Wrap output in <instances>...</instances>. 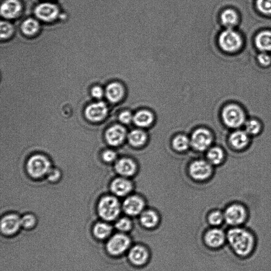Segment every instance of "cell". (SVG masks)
<instances>
[{"label": "cell", "mask_w": 271, "mask_h": 271, "mask_svg": "<svg viewBox=\"0 0 271 271\" xmlns=\"http://www.w3.org/2000/svg\"><path fill=\"white\" fill-rule=\"evenodd\" d=\"M209 223L213 227H219L225 222L224 212L220 210H214L208 215Z\"/></svg>", "instance_id": "obj_32"}, {"label": "cell", "mask_w": 271, "mask_h": 271, "mask_svg": "<svg viewBox=\"0 0 271 271\" xmlns=\"http://www.w3.org/2000/svg\"><path fill=\"white\" fill-rule=\"evenodd\" d=\"M131 244V239L128 236L124 233H118L110 238L106 244V249L112 255H120L128 250Z\"/></svg>", "instance_id": "obj_8"}, {"label": "cell", "mask_w": 271, "mask_h": 271, "mask_svg": "<svg viewBox=\"0 0 271 271\" xmlns=\"http://www.w3.org/2000/svg\"><path fill=\"white\" fill-rule=\"evenodd\" d=\"M107 112L106 104L103 102H99L88 106L86 108L85 115L89 121L92 122H99L103 120Z\"/></svg>", "instance_id": "obj_15"}, {"label": "cell", "mask_w": 271, "mask_h": 271, "mask_svg": "<svg viewBox=\"0 0 271 271\" xmlns=\"http://www.w3.org/2000/svg\"><path fill=\"white\" fill-rule=\"evenodd\" d=\"M172 145L175 150L183 152L191 146L190 139L186 135L180 134L173 138Z\"/></svg>", "instance_id": "obj_28"}, {"label": "cell", "mask_w": 271, "mask_h": 271, "mask_svg": "<svg viewBox=\"0 0 271 271\" xmlns=\"http://www.w3.org/2000/svg\"><path fill=\"white\" fill-rule=\"evenodd\" d=\"M116 229L121 232L125 233L131 231L133 228V223L131 220L123 218L119 219L115 225Z\"/></svg>", "instance_id": "obj_33"}, {"label": "cell", "mask_w": 271, "mask_h": 271, "mask_svg": "<svg viewBox=\"0 0 271 271\" xmlns=\"http://www.w3.org/2000/svg\"><path fill=\"white\" fill-rule=\"evenodd\" d=\"M39 29L38 21L32 18L26 20L21 26V30L27 36H34L37 33Z\"/></svg>", "instance_id": "obj_30"}, {"label": "cell", "mask_w": 271, "mask_h": 271, "mask_svg": "<svg viewBox=\"0 0 271 271\" xmlns=\"http://www.w3.org/2000/svg\"><path fill=\"white\" fill-rule=\"evenodd\" d=\"M128 142L133 147L138 148L145 145L147 139L146 133L142 129H134L128 134Z\"/></svg>", "instance_id": "obj_24"}, {"label": "cell", "mask_w": 271, "mask_h": 271, "mask_svg": "<svg viewBox=\"0 0 271 271\" xmlns=\"http://www.w3.org/2000/svg\"><path fill=\"white\" fill-rule=\"evenodd\" d=\"M113 231L112 227L106 223H97L93 228V234L98 239L103 240L110 236Z\"/></svg>", "instance_id": "obj_29"}, {"label": "cell", "mask_w": 271, "mask_h": 271, "mask_svg": "<svg viewBox=\"0 0 271 271\" xmlns=\"http://www.w3.org/2000/svg\"><path fill=\"white\" fill-rule=\"evenodd\" d=\"M104 94V91L99 86H95L91 90V94L94 98L100 99Z\"/></svg>", "instance_id": "obj_40"}, {"label": "cell", "mask_w": 271, "mask_h": 271, "mask_svg": "<svg viewBox=\"0 0 271 271\" xmlns=\"http://www.w3.org/2000/svg\"><path fill=\"white\" fill-rule=\"evenodd\" d=\"M111 190L118 197H125L133 189L132 182L127 178L120 177L115 179L111 184Z\"/></svg>", "instance_id": "obj_17"}, {"label": "cell", "mask_w": 271, "mask_h": 271, "mask_svg": "<svg viewBox=\"0 0 271 271\" xmlns=\"http://www.w3.org/2000/svg\"><path fill=\"white\" fill-rule=\"evenodd\" d=\"M134 114L131 111L125 110L119 115V120L124 125L133 123Z\"/></svg>", "instance_id": "obj_37"}, {"label": "cell", "mask_w": 271, "mask_h": 271, "mask_svg": "<svg viewBox=\"0 0 271 271\" xmlns=\"http://www.w3.org/2000/svg\"><path fill=\"white\" fill-rule=\"evenodd\" d=\"M213 136L209 130L203 128L194 131L190 138L191 146L198 151L208 150L213 142Z\"/></svg>", "instance_id": "obj_7"}, {"label": "cell", "mask_w": 271, "mask_h": 271, "mask_svg": "<svg viewBox=\"0 0 271 271\" xmlns=\"http://www.w3.org/2000/svg\"><path fill=\"white\" fill-rule=\"evenodd\" d=\"M212 166L207 160H194L189 167L190 176L193 180L198 181L207 180L212 175Z\"/></svg>", "instance_id": "obj_9"}, {"label": "cell", "mask_w": 271, "mask_h": 271, "mask_svg": "<svg viewBox=\"0 0 271 271\" xmlns=\"http://www.w3.org/2000/svg\"><path fill=\"white\" fill-rule=\"evenodd\" d=\"M238 14L233 9H226L220 15L221 25L226 29H233L238 23Z\"/></svg>", "instance_id": "obj_23"}, {"label": "cell", "mask_w": 271, "mask_h": 271, "mask_svg": "<svg viewBox=\"0 0 271 271\" xmlns=\"http://www.w3.org/2000/svg\"><path fill=\"white\" fill-rule=\"evenodd\" d=\"M102 158L106 162H112L116 159L117 154L113 150H107L104 151Z\"/></svg>", "instance_id": "obj_39"}, {"label": "cell", "mask_w": 271, "mask_h": 271, "mask_svg": "<svg viewBox=\"0 0 271 271\" xmlns=\"http://www.w3.org/2000/svg\"><path fill=\"white\" fill-rule=\"evenodd\" d=\"M255 45L260 51H271V31L265 30L259 32L255 40Z\"/></svg>", "instance_id": "obj_26"}, {"label": "cell", "mask_w": 271, "mask_h": 271, "mask_svg": "<svg viewBox=\"0 0 271 271\" xmlns=\"http://www.w3.org/2000/svg\"><path fill=\"white\" fill-rule=\"evenodd\" d=\"M256 6L260 13L271 16V0H256Z\"/></svg>", "instance_id": "obj_34"}, {"label": "cell", "mask_w": 271, "mask_h": 271, "mask_svg": "<svg viewBox=\"0 0 271 271\" xmlns=\"http://www.w3.org/2000/svg\"><path fill=\"white\" fill-rule=\"evenodd\" d=\"M258 62L263 67H268L271 64V57L267 52H262L257 57Z\"/></svg>", "instance_id": "obj_38"}, {"label": "cell", "mask_w": 271, "mask_h": 271, "mask_svg": "<svg viewBox=\"0 0 271 271\" xmlns=\"http://www.w3.org/2000/svg\"><path fill=\"white\" fill-rule=\"evenodd\" d=\"M48 179L52 182L58 181L60 178V172L57 170H51L48 173Z\"/></svg>", "instance_id": "obj_41"}, {"label": "cell", "mask_w": 271, "mask_h": 271, "mask_svg": "<svg viewBox=\"0 0 271 271\" xmlns=\"http://www.w3.org/2000/svg\"><path fill=\"white\" fill-rule=\"evenodd\" d=\"M145 203L142 198L138 196L128 197L124 201L122 209L129 216L140 215L145 210Z\"/></svg>", "instance_id": "obj_11"}, {"label": "cell", "mask_w": 271, "mask_h": 271, "mask_svg": "<svg viewBox=\"0 0 271 271\" xmlns=\"http://www.w3.org/2000/svg\"><path fill=\"white\" fill-rule=\"evenodd\" d=\"M245 131L250 136H255L261 132L262 125L261 122L255 119H249L246 122Z\"/></svg>", "instance_id": "obj_31"}, {"label": "cell", "mask_w": 271, "mask_h": 271, "mask_svg": "<svg viewBox=\"0 0 271 271\" xmlns=\"http://www.w3.org/2000/svg\"><path fill=\"white\" fill-rule=\"evenodd\" d=\"M225 223L232 227L243 226L248 219V212L244 205L240 203H233L224 211Z\"/></svg>", "instance_id": "obj_4"}, {"label": "cell", "mask_w": 271, "mask_h": 271, "mask_svg": "<svg viewBox=\"0 0 271 271\" xmlns=\"http://www.w3.org/2000/svg\"><path fill=\"white\" fill-rule=\"evenodd\" d=\"M204 239L205 244L209 247L220 248L227 242L226 232L219 227H213L205 233Z\"/></svg>", "instance_id": "obj_12"}, {"label": "cell", "mask_w": 271, "mask_h": 271, "mask_svg": "<svg viewBox=\"0 0 271 271\" xmlns=\"http://www.w3.org/2000/svg\"><path fill=\"white\" fill-rule=\"evenodd\" d=\"M35 14L40 20L46 22H50L56 20L59 15L58 7L51 3L39 4L35 9Z\"/></svg>", "instance_id": "obj_14"}, {"label": "cell", "mask_w": 271, "mask_h": 271, "mask_svg": "<svg viewBox=\"0 0 271 271\" xmlns=\"http://www.w3.org/2000/svg\"><path fill=\"white\" fill-rule=\"evenodd\" d=\"M225 157L224 151L221 147L214 146L207 150V160L212 166H219L222 164Z\"/></svg>", "instance_id": "obj_27"}, {"label": "cell", "mask_w": 271, "mask_h": 271, "mask_svg": "<svg viewBox=\"0 0 271 271\" xmlns=\"http://www.w3.org/2000/svg\"><path fill=\"white\" fill-rule=\"evenodd\" d=\"M128 134L126 128L119 125L112 126L105 133V139L108 144L113 146H118L123 143Z\"/></svg>", "instance_id": "obj_13"}, {"label": "cell", "mask_w": 271, "mask_h": 271, "mask_svg": "<svg viewBox=\"0 0 271 271\" xmlns=\"http://www.w3.org/2000/svg\"><path fill=\"white\" fill-rule=\"evenodd\" d=\"M137 169L136 162L129 158H122L116 164L115 170L122 177L129 178L135 175Z\"/></svg>", "instance_id": "obj_16"}, {"label": "cell", "mask_w": 271, "mask_h": 271, "mask_svg": "<svg viewBox=\"0 0 271 271\" xmlns=\"http://www.w3.org/2000/svg\"><path fill=\"white\" fill-rule=\"evenodd\" d=\"M22 5L19 0H5L1 7L2 16L6 19H14L21 13Z\"/></svg>", "instance_id": "obj_21"}, {"label": "cell", "mask_w": 271, "mask_h": 271, "mask_svg": "<svg viewBox=\"0 0 271 271\" xmlns=\"http://www.w3.org/2000/svg\"><path fill=\"white\" fill-rule=\"evenodd\" d=\"M222 118L227 127L235 130L244 126L247 121L244 110L240 105L234 103L227 104L223 107Z\"/></svg>", "instance_id": "obj_2"}, {"label": "cell", "mask_w": 271, "mask_h": 271, "mask_svg": "<svg viewBox=\"0 0 271 271\" xmlns=\"http://www.w3.org/2000/svg\"><path fill=\"white\" fill-rule=\"evenodd\" d=\"M129 261L135 265L142 266L148 261L149 253L144 246L137 245L133 246L128 253Z\"/></svg>", "instance_id": "obj_18"}, {"label": "cell", "mask_w": 271, "mask_h": 271, "mask_svg": "<svg viewBox=\"0 0 271 271\" xmlns=\"http://www.w3.org/2000/svg\"><path fill=\"white\" fill-rule=\"evenodd\" d=\"M226 235L227 242L236 256L245 259L255 253L257 246V237L248 228L232 227L226 232Z\"/></svg>", "instance_id": "obj_1"}, {"label": "cell", "mask_w": 271, "mask_h": 271, "mask_svg": "<svg viewBox=\"0 0 271 271\" xmlns=\"http://www.w3.org/2000/svg\"><path fill=\"white\" fill-rule=\"evenodd\" d=\"M220 48L225 53H234L243 45L241 36L233 29H225L220 32L218 39Z\"/></svg>", "instance_id": "obj_3"}, {"label": "cell", "mask_w": 271, "mask_h": 271, "mask_svg": "<svg viewBox=\"0 0 271 271\" xmlns=\"http://www.w3.org/2000/svg\"><path fill=\"white\" fill-rule=\"evenodd\" d=\"M27 169L31 177L40 178L48 174L51 169L50 162L45 156L36 155L28 160Z\"/></svg>", "instance_id": "obj_6"}, {"label": "cell", "mask_w": 271, "mask_h": 271, "mask_svg": "<svg viewBox=\"0 0 271 271\" xmlns=\"http://www.w3.org/2000/svg\"><path fill=\"white\" fill-rule=\"evenodd\" d=\"M154 119V115L151 110L142 108L134 114L133 123L138 128H145L152 125Z\"/></svg>", "instance_id": "obj_20"}, {"label": "cell", "mask_w": 271, "mask_h": 271, "mask_svg": "<svg viewBox=\"0 0 271 271\" xmlns=\"http://www.w3.org/2000/svg\"><path fill=\"white\" fill-rule=\"evenodd\" d=\"M249 136L245 131L236 129L230 136L231 145L237 150H242L248 146L250 141Z\"/></svg>", "instance_id": "obj_22"}, {"label": "cell", "mask_w": 271, "mask_h": 271, "mask_svg": "<svg viewBox=\"0 0 271 271\" xmlns=\"http://www.w3.org/2000/svg\"><path fill=\"white\" fill-rule=\"evenodd\" d=\"M21 226V219L16 214L6 215L2 219L1 230L6 235H12L16 233Z\"/></svg>", "instance_id": "obj_19"}, {"label": "cell", "mask_w": 271, "mask_h": 271, "mask_svg": "<svg viewBox=\"0 0 271 271\" xmlns=\"http://www.w3.org/2000/svg\"><path fill=\"white\" fill-rule=\"evenodd\" d=\"M139 215L140 224L146 229H154L158 224V215L153 210H145Z\"/></svg>", "instance_id": "obj_25"}, {"label": "cell", "mask_w": 271, "mask_h": 271, "mask_svg": "<svg viewBox=\"0 0 271 271\" xmlns=\"http://www.w3.org/2000/svg\"><path fill=\"white\" fill-rule=\"evenodd\" d=\"M98 212L101 218L106 221H113L118 218L122 207L120 202L113 196L101 199L98 205Z\"/></svg>", "instance_id": "obj_5"}, {"label": "cell", "mask_w": 271, "mask_h": 271, "mask_svg": "<svg viewBox=\"0 0 271 271\" xmlns=\"http://www.w3.org/2000/svg\"><path fill=\"white\" fill-rule=\"evenodd\" d=\"M36 219L33 214H27L21 219V226L25 229H30L33 228L36 224Z\"/></svg>", "instance_id": "obj_36"}, {"label": "cell", "mask_w": 271, "mask_h": 271, "mask_svg": "<svg viewBox=\"0 0 271 271\" xmlns=\"http://www.w3.org/2000/svg\"><path fill=\"white\" fill-rule=\"evenodd\" d=\"M127 90L124 84L118 81L108 84L105 89V95L108 101L116 104L125 100Z\"/></svg>", "instance_id": "obj_10"}, {"label": "cell", "mask_w": 271, "mask_h": 271, "mask_svg": "<svg viewBox=\"0 0 271 271\" xmlns=\"http://www.w3.org/2000/svg\"><path fill=\"white\" fill-rule=\"evenodd\" d=\"M0 36L1 39H6L12 36L13 34L14 28L12 25L7 21H2L0 24Z\"/></svg>", "instance_id": "obj_35"}]
</instances>
